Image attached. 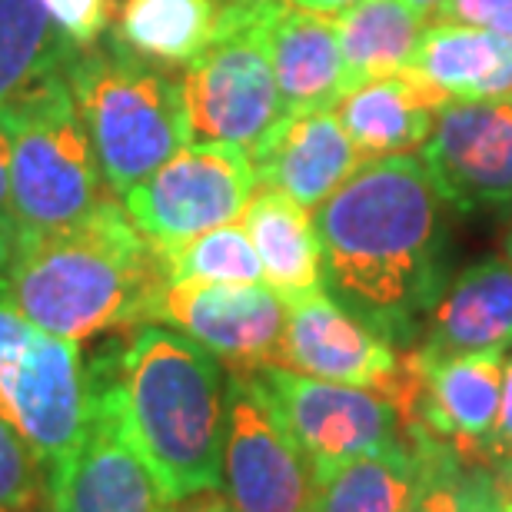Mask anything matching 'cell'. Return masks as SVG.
I'll use <instances>...</instances> for the list:
<instances>
[{
	"label": "cell",
	"instance_id": "4",
	"mask_svg": "<svg viewBox=\"0 0 512 512\" xmlns=\"http://www.w3.org/2000/svg\"><path fill=\"white\" fill-rule=\"evenodd\" d=\"M64 74L114 197H124L193 140L183 84L127 47L74 50Z\"/></svg>",
	"mask_w": 512,
	"mask_h": 512
},
{
	"label": "cell",
	"instance_id": "29",
	"mask_svg": "<svg viewBox=\"0 0 512 512\" xmlns=\"http://www.w3.org/2000/svg\"><path fill=\"white\" fill-rule=\"evenodd\" d=\"M47 14L74 50L97 44L110 24V0H44Z\"/></svg>",
	"mask_w": 512,
	"mask_h": 512
},
{
	"label": "cell",
	"instance_id": "3",
	"mask_svg": "<svg viewBox=\"0 0 512 512\" xmlns=\"http://www.w3.org/2000/svg\"><path fill=\"white\" fill-rule=\"evenodd\" d=\"M94 370L114 389L133 443L173 499L220 489L227 366L163 323L133 326Z\"/></svg>",
	"mask_w": 512,
	"mask_h": 512
},
{
	"label": "cell",
	"instance_id": "19",
	"mask_svg": "<svg viewBox=\"0 0 512 512\" xmlns=\"http://www.w3.org/2000/svg\"><path fill=\"white\" fill-rule=\"evenodd\" d=\"M449 100L453 97L426 84L413 70H403L396 77L350 90L336 104V117L366 160H380L423 147Z\"/></svg>",
	"mask_w": 512,
	"mask_h": 512
},
{
	"label": "cell",
	"instance_id": "11",
	"mask_svg": "<svg viewBox=\"0 0 512 512\" xmlns=\"http://www.w3.org/2000/svg\"><path fill=\"white\" fill-rule=\"evenodd\" d=\"M253 373L260 376L310 466L393 453L409 443L396 409L370 389L313 380L276 363L253 366Z\"/></svg>",
	"mask_w": 512,
	"mask_h": 512
},
{
	"label": "cell",
	"instance_id": "23",
	"mask_svg": "<svg viewBox=\"0 0 512 512\" xmlns=\"http://www.w3.org/2000/svg\"><path fill=\"white\" fill-rule=\"evenodd\" d=\"M416 479L419 453L413 439L393 453L313 466L303 512H406Z\"/></svg>",
	"mask_w": 512,
	"mask_h": 512
},
{
	"label": "cell",
	"instance_id": "32",
	"mask_svg": "<svg viewBox=\"0 0 512 512\" xmlns=\"http://www.w3.org/2000/svg\"><path fill=\"white\" fill-rule=\"evenodd\" d=\"M14 240H17V220H14V197H10V133L4 114H0V270H4Z\"/></svg>",
	"mask_w": 512,
	"mask_h": 512
},
{
	"label": "cell",
	"instance_id": "9",
	"mask_svg": "<svg viewBox=\"0 0 512 512\" xmlns=\"http://www.w3.org/2000/svg\"><path fill=\"white\" fill-rule=\"evenodd\" d=\"M256 190L250 150L240 143L190 140L173 157L127 190V217L157 247L183 243L243 217Z\"/></svg>",
	"mask_w": 512,
	"mask_h": 512
},
{
	"label": "cell",
	"instance_id": "36",
	"mask_svg": "<svg viewBox=\"0 0 512 512\" xmlns=\"http://www.w3.org/2000/svg\"><path fill=\"white\" fill-rule=\"evenodd\" d=\"M486 469H489V473L496 476V483L503 486V493H506V496L512 499V449H509L506 456H499L496 463H489Z\"/></svg>",
	"mask_w": 512,
	"mask_h": 512
},
{
	"label": "cell",
	"instance_id": "35",
	"mask_svg": "<svg viewBox=\"0 0 512 512\" xmlns=\"http://www.w3.org/2000/svg\"><path fill=\"white\" fill-rule=\"evenodd\" d=\"M283 4H290L296 10H310V14L333 17V14H340V10H346V7L360 4V0H283Z\"/></svg>",
	"mask_w": 512,
	"mask_h": 512
},
{
	"label": "cell",
	"instance_id": "33",
	"mask_svg": "<svg viewBox=\"0 0 512 512\" xmlns=\"http://www.w3.org/2000/svg\"><path fill=\"white\" fill-rule=\"evenodd\" d=\"M512 449V356H506L503 370V396H499V416L493 429V449H489V463L506 456Z\"/></svg>",
	"mask_w": 512,
	"mask_h": 512
},
{
	"label": "cell",
	"instance_id": "31",
	"mask_svg": "<svg viewBox=\"0 0 512 512\" xmlns=\"http://www.w3.org/2000/svg\"><path fill=\"white\" fill-rule=\"evenodd\" d=\"M459 512H512V506L486 466H466L459 483Z\"/></svg>",
	"mask_w": 512,
	"mask_h": 512
},
{
	"label": "cell",
	"instance_id": "30",
	"mask_svg": "<svg viewBox=\"0 0 512 512\" xmlns=\"http://www.w3.org/2000/svg\"><path fill=\"white\" fill-rule=\"evenodd\" d=\"M433 20H449V24H469L493 30L512 50V0H446L436 10Z\"/></svg>",
	"mask_w": 512,
	"mask_h": 512
},
{
	"label": "cell",
	"instance_id": "34",
	"mask_svg": "<svg viewBox=\"0 0 512 512\" xmlns=\"http://www.w3.org/2000/svg\"><path fill=\"white\" fill-rule=\"evenodd\" d=\"M170 512H240V509H233V503L220 493V489H210V493L177 499Z\"/></svg>",
	"mask_w": 512,
	"mask_h": 512
},
{
	"label": "cell",
	"instance_id": "26",
	"mask_svg": "<svg viewBox=\"0 0 512 512\" xmlns=\"http://www.w3.org/2000/svg\"><path fill=\"white\" fill-rule=\"evenodd\" d=\"M157 247V243H153ZM167 280H200V283H263L260 256L240 220L223 223L197 237L157 247Z\"/></svg>",
	"mask_w": 512,
	"mask_h": 512
},
{
	"label": "cell",
	"instance_id": "7",
	"mask_svg": "<svg viewBox=\"0 0 512 512\" xmlns=\"http://www.w3.org/2000/svg\"><path fill=\"white\" fill-rule=\"evenodd\" d=\"M283 0H223L207 50L187 64L183 104L193 140L253 147L283 117L270 50L273 17Z\"/></svg>",
	"mask_w": 512,
	"mask_h": 512
},
{
	"label": "cell",
	"instance_id": "38",
	"mask_svg": "<svg viewBox=\"0 0 512 512\" xmlns=\"http://www.w3.org/2000/svg\"><path fill=\"white\" fill-rule=\"evenodd\" d=\"M506 260L512 263V227H509V237H506Z\"/></svg>",
	"mask_w": 512,
	"mask_h": 512
},
{
	"label": "cell",
	"instance_id": "39",
	"mask_svg": "<svg viewBox=\"0 0 512 512\" xmlns=\"http://www.w3.org/2000/svg\"><path fill=\"white\" fill-rule=\"evenodd\" d=\"M47 512H64V506H60V499H57V503H54V506H50Z\"/></svg>",
	"mask_w": 512,
	"mask_h": 512
},
{
	"label": "cell",
	"instance_id": "22",
	"mask_svg": "<svg viewBox=\"0 0 512 512\" xmlns=\"http://www.w3.org/2000/svg\"><path fill=\"white\" fill-rule=\"evenodd\" d=\"M429 20L409 0H360L333 14L343 57V97L373 80L403 74Z\"/></svg>",
	"mask_w": 512,
	"mask_h": 512
},
{
	"label": "cell",
	"instance_id": "24",
	"mask_svg": "<svg viewBox=\"0 0 512 512\" xmlns=\"http://www.w3.org/2000/svg\"><path fill=\"white\" fill-rule=\"evenodd\" d=\"M74 47L60 37L44 0H0V110L64 74Z\"/></svg>",
	"mask_w": 512,
	"mask_h": 512
},
{
	"label": "cell",
	"instance_id": "27",
	"mask_svg": "<svg viewBox=\"0 0 512 512\" xmlns=\"http://www.w3.org/2000/svg\"><path fill=\"white\" fill-rule=\"evenodd\" d=\"M54 503V489L24 436L0 416V512H47Z\"/></svg>",
	"mask_w": 512,
	"mask_h": 512
},
{
	"label": "cell",
	"instance_id": "12",
	"mask_svg": "<svg viewBox=\"0 0 512 512\" xmlns=\"http://www.w3.org/2000/svg\"><path fill=\"white\" fill-rule=\"evenodd\" d=\"M150 323L190 336L230 370H253L270 363L280 346L286 303L266 283L167 280Z\"/></svg>",
	"mask_w": 512,
	"mask_h": 512
},
{
	"label": "cell",
	"instance_id": "28",
	"mask_svg": "<svg viewBox=\"0 0 512 512\" xmlns=\"http://www.w3.org/2000/svg\"><path fill=\"white\" fill-rule=\"evenodd\" d=\"M419 453V479L416 493L409 499L406 512H459V483H463V463L453 453V446L436 439L426 429H409Z\"/></svg>",
	"mask_w": 512,
	"mask_h": 512
},
{
	"label": "cell",
	"instance_id": "6",
	"mask_svg": "<svg viewBox=\"0 0 512 512\" xmlns=\"http://www.w3.org/2000/svg\"><path fill=\"white\" fill-rule=\"evenodd\" d=\"M0 114L10 133V197L17 233L67 227L110 200L67 74L47 77Z\"/></svg>",
	"mask_w": 512,
	"mask_h": 512
},
{
	"label": "cell",
	"instance_id": "18",
	"mask_svg": "<svg viewBox=\"0 0 512 512\" xmlns=\"http://www.w3.org/2000/svg\"><path fill=\"white\" fill-rule=\"evenodd\" d=\"M266 50L283 117L336 110L343 100V57L333 17L283 4L270 24Z\"/></svg>",
	"mask_w": 512,
	"mask_h": 512
},
{
	"label": "cell",
	"instance_id": "15",
	"mask_svg": "<svg viewBox=\"0 0 512 512\" xmlns=\"http://www.w3.org/2000/svg\"><path fill=\"white\" fill-rule=\"evenodd\" d=\"M413 353L419 389L409 429H426L449 443L463 466H489L506 350L436 356L413 346Z\"/></svg>",
	"mask_w": 512,
	"mask_h": 512
},
{
	"label": "cell",
	"instance_id": "5",
	"mask_svg": "<svg viewBox=\"0 0 512 512\" xmlns=\"http://www.w3.org/2000/svg\"><path fill=\"white\" fill-rule=\"evenodd\" d=\"M0 416H7L44 469L54 496L64 489L90 423V366L74 340L40 330L20 313L0 276Z\"/></svg>",
	"mask_w": 512,
	"mask_h": 512
},
{
	"label": "cell",
	"instance_id": "21",
	"mask_svg": "<svg viewBox=\"0 0 512 512\" xmlns=\"http://www.w3.org/2000/svg\"><path fill=\"white\" fill-rule=\"evenodd\" d=\"M453 100H496L512 90V50L493 30L429 20L409 67Z\"/></svg>",
	"mask_w": 512,
	"mask_h": 512
},
{
	"label": "cell",
	"instance_id": "2",
	"mask_svg": "<svg viewBox=\"0 0 512 512\" xmlns=\"http://www.w3.org/2000/svg\"><path fill=\"white\" fill-rule=\"evenodd\" d=\"M0 276L30 323L74 343L150 323L167 286L157 247L114 197L67 227L17 233Z\"/></svg>",
	"mask_w": 512,
	"mask_h": 512
},
{
	"label": "cell",
	"instance_id": "37",
	"mask_svg": "<svg viewBox=\"0 0 512 512\" xmlns=\"http://www.w3.org/2000/svg\"><path fill=\"white\" fill-rule=\"evenodd\" d=\"M409 4H413L419 14H423L426 20H433L436 17V10L446 4V0H409Z\"/></svg>",
	"mask_w": 512,
	"mask_h": 512
},
{
	"label": "cell",
	"instance_id": "8",
	"mask_svg": "<svg viewBox=\"0 0 512 512\" xmlns=\"http://www.w3.org/2000/svg\"><path fill=\"white\" fill-rule=\"evenodd\" d=\"M270 363L313 380L370 389L396 409L399 423L409 429L419 389L413 346L399 353L396 343L336 303L326 286L286 303L283 336Z\"/></svg>",
	"mask_w": 512,
	"mask_h": 512
},
{
	"label": "cell",
	"instance_id": "14",
	"mask_svg": "<svg viewBox=\"0 0 512 512\" xmlns=\"http://www.w3.org/2000/svg\"><path fill=\"white\" fill-rule=\"evenodd\" d=\"M64 512H170L173 499L133 443L110 383L90 366V423L60 489Z\"/></svg>",
	"mask_w": 512,
	"mask_h": 512
},
{
	"label": "cell",
	"instance_id": "1",
	"mask_svg": "<svg viewBox=\"0 0 512 512\" xmlns=\"http://www.w3.org/2000/svg\"><path fill=\"white\" fill-rule=\"evenodd\" d=\"M323 286L389 343H409L446 286L443 197L413 153L366 160L313 210Z\"/></svg>",
	"mask_w": 512,
	"mask_h": 512
},
{
	"label": "cell",
	"instance_id": "10",
	"mask_svg": "<svg viewBox=\"0 0 512 512\" xmlns=\"http://www.w3.org/2000/svg\"><path fill=\"white\" fill-rule=\"evenodd\" d=\"M313 466L253 370L227 373L220 493L240 512H303Z\"/></svg>",
	"mask_w": 512,
	"mask_h": 512
},
{
	"label": "cell",
	"instance_id": "40",
	"mask_svg": "<svg viewBox=\"0 0 512 512\" xmlns=\"http://www.w3.org/2000/svg\"><path fill=\"white\" fill-rule=\"evenodd\" d=\"M503 100H506V104H509V107H512V90H509V94H506V97H503Z\"/></svg>",
	"mask_w": 512,
	"mask_h": 512
},
{
	"label": "cell",
	"instance_id": "13",
	"mask_svg": "<svg viewBox=\"0 0 512 512\" xmlns=\"http://www.w3.org/2000/svg\"><path fill=\"white\" fill-rule=\"evenodd\" d=\"M429 183L449 207L473 213L512 203V107L496 100H449L419 147Z\"/></svg>",
	"mask_w": 512,
	"mask_h": 512
},
{
	"label": "cell",
	"instance_id": "20",
	"mask_svg": "<svg viewBox=\"0 0 512 512\" xmlns=\"http://www.w3.org/2000/svg\"><path fill=\"white\" fill-rule=\"evenodd\" d=\"M240 223L260 256L263 283L283 303L323 290V250L313 210L273 187H256Z\"/></svg>",
	"mask_w": 512,
	"mask_h": 512
},
{
	"label": "cell",
	"instance_id": "16",
	"mask_svg": "<svg viewBox=\"0 0 512 512\" xmlns=\"http://www.w3.org/2000/svg\"><path fill=\"white\" fill-rule=\"evenodd\" d=\"M250 160L256 187L280 190L306 210L320 207L366 163L350 133L343 130L336 110L280 117L250 147Z\"/></svg>",
	"mask_w": 512,
	"mask_h": 512
},
{
	"label": "cell",
	"instance_id": "17",
	"mask_svg": "<svg viewBox=\"0 0 512 512\" xmlns=\"http://www.w3.org/2000/svg\"><path fill=\"white\" fill-rule=\"evenodd\" d=\"M512 346V263L483 256L449 280L423 323L419 350L436 356L509 350Z\"/></svg>",
	"mask_w": 512,
	"mask_h": 512
},
{
	"label": "cell",
	"instance_id": "41",
	"mask_svg": "<svg viewBox=\"0 0 512 512\" xmlns=\"http://www.w3.org/2000/svg\"><path fill=\"white\" fill-rule=\"evenodd\" d=\"M509 506H512V499H509Z\"/></svg>",
	"mask_w": 512,
	"mask_h": 512
},
{
	"label": "cell",
	"instance_id": "25",
	"mask_svg": "<svg viewBox=\"0 0 512 512\" xmlns=\"http://www.w3.org/2000/svg\"><path fill=\"white\" fill-rule=\"evenodd\" d=\"M217 0H124L120 40L157 64H193L217 30Z\"/></svg>",
	"mask_w": 512,
	"mask_h": 512
}]
</instances>
